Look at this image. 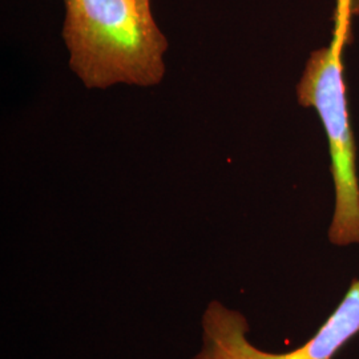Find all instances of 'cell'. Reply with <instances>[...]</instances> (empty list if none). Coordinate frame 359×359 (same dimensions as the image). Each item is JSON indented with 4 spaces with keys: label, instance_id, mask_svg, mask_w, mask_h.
I'll list each match as a JSON object with an SVG mask.
<instances>
[{
    "label": "cell",
    "instance_id": "cell-1",
    "mask_svg": "<svg viewBox=\"0 0 359 359\" xmlns=\"http://www.w3.org/2000/svg\"><path fill=\"white\" fill-rule=\"evenodd\" d=\"M65 11L69 65L88 88L161 81L167 38L149 0H65Z\"/></svg>",
    "mask_w": 359,
    "mask_h": 359
},
{
    "label": "cell",
    "instance_id": "cell-2",
    "mask_svg": "<svg viewBox=\"0 0 359 359\" xmlns=\"http://www.w3.org/2000/svg\"><path fill=\"white\" fill-rule=\"evenodd\" d=\"M347 23L338 20L327 47L313 52L297 86L298 102L317 111L332 156L334 212L327 237L335 246L359 244V180L355 142L348 117L342 51Z\"/></svg>",
    "mask_w": 359,
    "mask_h": 359
},
{
    "label": "cell",
    "instance_id": "cell-3",
    "mask_svg": "<svg viewBox=\"0 0 359 359\" xmlns=\"http://www.w3.org/2000/svg\"><path fill=\"white\" fill-rule=\"evenodd\" d=\"M201 342L191 359H335L359 334V278L350 283L339 305L318 332L290 351L271 353L256 346L250 325L243 311L212 299L203 310Z\"/></svg>",
    "mask_w": 359,
    "mask_h": 359
}]
</instances>
